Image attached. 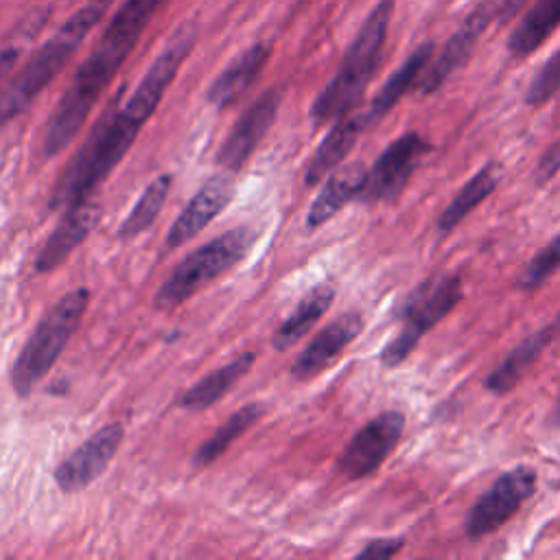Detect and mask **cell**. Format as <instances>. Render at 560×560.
I'll return each mask as SVG.
<instances>
[{"mask_svg":"<svg viewBox=\"0 0 560 560\" xmlns=\"http://www.w3.org/2000/svg\"><path fill=\"white\" fill-rule=\"evenodd\" d=\"M192 44L195 31L179 28L153 59L127 101L120 105L116 101L101 114L52 186L48 201L52 210H63L96 192L160 105L166 88L192 50Z\"/></svg>","mask_w":560,"mask_h":560,"instance_id":"cell-1","label":"cell"},{"mask_svg":"<svg viewBox=\"0 0 560 560\" xmlns=\"http://www.w3.org/2000/svg\"><path fill=\"white\" fill-rule=\"evenodd\" d=\"M166 2L168 0H122L118 4L48 118L42 140L44 158H55L74 140L92 107L136 48L144 28Z\"/></svg>","mask_w":560,"mask_h":560,"instance_id":"cell-2","label":"cell"},{"mask_svg":"<svg viewBox=\"0 0 560 560\" xmlns=\"http://www.w3.org/2000/svg\"><path fill=\"white\" fill-rule=\"evenodd\" d=\"M394 15V0H381L346 48L335 77L324 85L311 105L315 125L335 122L348 116L365 94L368 83L376 74Z\"/></svg>","mask_w":560,"mask_h":560,"instance_id":"cell-3","label":"cell"},{"mask_svg":"<svg viewBox=\"0 0 560 560\" xmlns=\"http://www.w3.org/2000/svg\"><path fill=\"white\" fill-rule=\"evenodd\" d=\"M118 0H85L0 92V131L39 96Z\"/></svg>","mask_w":560,"mask_h":560,"instance_id":"cell-4","label":"cell"},{"mask_svg":"<svg viewBox=\"0 0 560 560\" xmlns=\"http://www.w3.org/2000/svg\"><path fill=\"white\" fill-rule=\"evenodd\" d=\"M90 304V291L79 287L55 302L39 319L11 370V387L20 398H26L35 385L50 372L74 330L79 328Z\"/></svg>","mask_w":560,"mask_h":560,"instance_id":"cell-5","label":"cell"},{"mask_svg":"<svg viewBox=\"0 0 560 560\" xmlns=\"http://www.w3.org/2000/svg\"><path fill=\"white\" fill-rule=\"evenodd\" d=\"M254 241L256 232L249 225H238L192 249L158 289L155 306L160 311L179 306L214 278L236 267L249 254Z\"/></svg>","mask_w":560,"mask_h":560,"instance_id":"cell-6","label":"cell"},{"mask_svg":"<svg viewBox=\"0 0 560 560\" xmlns=\"http://www.w3.org/2000/svg\"><path fill=\"white\" fill-rule=\"evenodd\" d=\"M462 300V280L457 273H446L433 278L431 282L420 284L413 293H409L402 302L400 319L402 326L396 337L383 348L381 363L385 368H396L402 363L418 341L438 324L442 322L448 311Z\"/></svg>","mask_w":560,"mask_h":560,"instance_id":"cell-7","label":"cell"},{"mask_svg":"<svg viewBox=\"0 0 560 560\" xmlns=\"http://www.w3.org/2000/svg\"><path fill=\"white\" fill-rule=\"evenodd\" d=\"M536 472L529 466H516L494 479V483L470 505L464 518V532L470 538H481L497 532L510 521L518 508L534 494Z\"/></svg>","mask_w":560,"mask_h":560,"instance_id":"cell-8","label":"cell"},{"mask_svg":"<svg viewBox=\"0 0 560 560\" xmlns=\"http://www.w3.org/2000/svg\"><path fill=\"white\" fill-rule=\"evenodd\" d=\"M405 429L400 411H383L365 422L346 444L337 459V468L348 479H363L372 475L394 451Z\"/></svg>","mask_w":560,"mask_h":560,"instance_id":"cell-9","label":"cell"},{"mask_svg":"<svg viewBox=\"0 0 560 560\" xmlns=\"http://www.w3.org/2000/svg\"><path fill=\"white\" fill-rule=\"evenodd\" d=\"M427 142L420 133L407 131L398 136L372 164L368 171L365 186L359 195L363 203H378L396 199L407 186L411 173L416 171L422 153L427 151Z\"/></svg>","mask_w":560,"mask_h":560,"instance_id":"cell-10","label":"cell"},{"mask_svg":"<svg viewBox=\"0 0 560 560\" xmlns=\"http://www.w3.org/2000/svg\"><path fill=\"white\" fill-rule=\"evenodd\" d=\"M282 88H269L265 90L232 125L230 133L225 136L221 149L217 151V164L228 171V173H236L241 171L249 155L256 151V147L260 144V140L267 136V131L271 129L280 103H282Z\"/></svg>","mask_w":560,"mask_h":560,"instance_id":"cell-11","label":"cell"},{"mask_svg":"<svg viewBox=\"0 0 560 560\" xmlns=\"http://www.w3.org/2000/svg\"><path fill=\"white\" fill-rule=\"evenodd\" d=\"M125 438V427L120 422H109L81 442L68 457H63L55 468V483L61 492L85 490L103 470L109 466L118 453Z\"/></svg>","mask_w":560,"mask_h":560,"instance_id":"cell-12","label":"cell"},{"mask_svg":"<svg viewBox=\"0 0 560 560\" xmlns=\"http://www.w3.org/2000/svg\"><path fill=\"white\" fill-rule=\"evenodd\" d=\"M494 15H497V7H492L490 2L477 4L466 15V20L457 26V31L444 42L440 52L431 57V61L427 63V68L416 81V90L420 94H433L435 90H440L444 81L468 61L475 44L479 42V37L483 35V31L488 28Z\"/></svg>","mask_w":560,"mask_h":560,"instance_id":"cell-13","label":"cell"},{"mask_svg":"<svg viewBox=\"0 0 560 560\" xmlns=\"http://www.w3.org/2000/svg\"><path fill=\"white\" fill-rule=\"evenodd\" d=\"M234 190H236V184L232 173L223 171V173L210 175L192 195V199L186 203V208L179 212V217L173 221L166 234V245L175 249L188 243L190 238H195L217 214L225 210V206L234 197Z\"/></svg>","mask_w":560,"mask_h":560,"instance_id":"cell-14","label":"cell"},{"mask_svg":"<svg viewBox=\"0 0 560 560\" xmlns=\"http://www.w3.org/2000/svg\"><path fill=\"white\" fill-rule=\"evenodd\" d=\"M101 219V206L88 197L61 210V219L35 256V271L48 273L63 265V260L90 236Z\"/></svg>","mask_w":560,"mask_h":560,"instance_id":"cell-15","label":"cell"},{"mask_svg":"<svg viewBox=\"0 0 560 560\" xmlns=\"http://www.w3.org/2000/svg\"><path fill=\"white\" fill-rule=\"evenodd\" d=\"M361 330L363 317L357 311L339 315L337 319L326 324L298 354V359L291 365V376L295 381H306L324 372L343 352V348L359 337Z\"/></svg>","mask_w":560,"mask_h":560,"instance_id":"cell-16","label":"cell"},{"mask_svg":"<svg viewBox=\"0 0 560 560\" xmlns=\"http://www.w3.org/2000/svg\"><path fill=\"white\" fill-rule=\"evenodd\" d=\"M269 57L271 46L267 42H256L247 46L214 77V81L206 90V101L219 109L234 105L260 77Z\"/></svg>","mask_w":560,"mask_h":560,"instance_id":"cell-17","label":"cell"},{"mask_svg":"<svg viewBox=\"0 0 560 560\" xmlns=\"http://www.w3.org/2000/svg\"><path fill=\"white\" fill-rule=\"evenodd\" d=\"M368 179V168L363 162L354 160L348 164L337 166L326 175V182L319 190V195L313 199L308 214H306V225L311 230L319 228L328 219H332L346 203L352 199H359L363 186Z\"/></svg>","mask_w":560,"mask_h":560,"instance_id":"cell-18","label":"cell"},{"mask_svg":"<svg viewBox=\"0 0 560 560\" xmlns=\"http://www.w3.org/2000/svg\"><path fill=\"white\" fill-rule=\"evenodd\" d=\"M370 125L365 112L363 114H348L339 120L332 122L330 131L324 136V140L319 142V147L315 149L313 158L308 160L306 168H304V184L313 186L317 182H322L330 171H335L343 158L350 153V149L354 147L357 138L361 136V131Z\"/></svg>","mask_w":560,"mask_h":560,"instance_id":"cell-19","label":"cell"},{"mask_svg":"<svg viewBox=\"0 0 560 560\" xmlns=\"http://www.w3.org/2000/svg\"><path fill=\"white\" fill-rule=\"evenodd\" d=\"M560 335V315L545 328L527 335L518 346L512 348V352L486 376L483 385L492 394H505L510 392L518 378L525 374V370L540 357V352Z\"/></svg>","mask_w":560,"mask_h":560,"instance_id":"cell-20","label":"cell"},{"mask_svg":"<svg viewBox=\"0 0 560 560\" xmlns=\"http://www.w3.org/2000/svg\"><path fill=\"white\" fill-rule=\"evenodd\" d=\"M254 361H256L254 352L238 354L236 359L228 361L225 365L217 368L214 372L206 374L201 381L190 385L177 398L175 405L182 407V409H192V411H201V409L212 407L214 402H219L236 385V381H241L249 372Z\"/></svg>","mask_w":560,"mask_h":560,"instance_id":"cell-21","label":"cell"},{"mask_svg":"<svg viewBox=\"0 0 560 560\" xmlns=\"http://www.w3.org/2000/svg\"><path fill=\"white\" fill-rule=\"evenodd\" d=\"M332 300H335V287L330 282H322V284H315L313 289H308L302 295V300L298 302V306L291 311V315L273 332L271 346L278 352H284L291 346H295L319 322V317L330 308Z\"/></svg>","mask_w":560,"mask_h":560,"instance_id":"cell-22","label":"cell"},{"mask_svg":"<svg viewBox=\"0 0 560 560\" xmlns=\"http://www.w3.org/2000/svg\"><path fill=\"white\" fill-rule=\"evenodd\" d=\"M560 26V0H536L508 37V50L514 59H523L540 48Z\"/></svg>","mask_w":560,"mask_h":560,"instance_id":"cell-23","label":"cell"},{"mask_svg":"<svg viewBox=\"0 0 560 560\" xmlns=\"http://www.w3.org/2000/svg\"><path fill=\"white\" fill-rule=\"evenodd\" d=\"M433 57V44L424 42L422 46H418L392 74L389 79L383 83V88L374 94L365 116L370 122L383 118L400 98L402 94H407L411 88H416L418 77L422 74V70L427 68V63Z\"/></svg>","mask_w":560,"mask_h":560,"instance_id":"cell-24","label":"cell"},{"mask_svg":"<svg viewBox=\"0 0 560 560\" xmlns=\"http://www.w3.org/2000/svg\"><path fill=\"white\" fill-rule=\"evenodd\" d=\"M499 179L501 166L497 162H488L483 168H479L442 210V214L438 217V230L451 232L453 228H457L486 197L492 195V190L499 186Z\"/></svg>","mask_w":560,"mask_h":560,"instance_id":"cell-25","label":"cell"},{"mask_svg":"<svg viewBox=\"0 0 560 560\" xmlns=\"http://www.w3.org/2000/svg\"><path fill=\"white\" fill-rule=\"evenodd\" d=\"M267 407L262 402H247L241 409H236L206 442H201L192 455V464L197 468L210 466L214 459H219L228 446L238 440L249 427H254L262 416Z\"/></svg>","mask_w":560,"mask_h":560,"instance_id":"cell-26","label":"cell"},{"mask_svg":"<svg viewBox=\"0 0 560 560\" xmlns=\"http://www.w3.org/2000/svg\"><path fill=\"white\" fill-rule=\"evenodd\" d=\"M171 182L173 177L168 173H162L158 175L147 188L144 192L140 195V199L136 201V206L131 208V212L125 217V221L120 223L118 228V238L127 241V238H133L138 234H142L160 214L166 197H168V190H171Z\"/></svg>","mask_w":560,"mask_h":560,"instance_id":"cell-27","label":"cell"},{"mask_svg":"<svg viewBox=\"0 0 560 560\" xmlns=\"http://www.w3.org/2000/svg\"><path fill=\"white\" fill-rule=\"evenodd\" d=\"M560 269V234L551 238L521 271L518 287L525 291H532L540 287L553 271Z\"/></svg>","mask_w":560,"mask_h":560,"instance_id":"cell-28","label":"cell"},{"mask_svg":"<svg viewBox=\"0 0 560 560\" xmlns=\"http://www.w3.org/2000/svg\"><path fill=\"white\" fill-rule=\"evenodd\" d=\"M558 90H560V48L532 77V81L527 85V92H525V103L534 105V107L542 105Z\"/></svg>","mask_w":560,"mask_h":560,"instance_id":"cell-29","label":"cell"},{"mask_svg":"<svg viewBox=\"0 0 560 560\" xmlns=\"http://www.w3.org/2000/svg\"><path fill=\"white\" fill-rule=\"evenodd\" d=\"M560 171V138L540 155L538 166H536V184L545 186L549 179L556 177V173Z\"/></svg>","mask_w":560,"mask_h":560,"instance_id":"cell-30","label":"cell"},{"mask_svg":"<svg viewBox=\"0 0 560 560\" xmlns=\"http://www.w3.org/2000/svg\"><path fill=\"white\" fill-rule=\"evenodd\" d=\"M402 545H405L402 538H378V540L368 542V545L357 553V558L385 560V558H392L394 553H398Z\"/></svg>","mask_w":560,"mask_h":560,"instance_id":"cell-31","label":"cell"},{"mask_svg":"<svg viewBox=\"0 0 560 560\" xmlns=\"http://www.w3.org/2000/svg\"><path fill=\"white\" fill-rule=\"evenodd\" d=\"M18 59H20V48L9 46V48L0 50V83H2V79H7L11 74Z\"/></svg>","mask_w":560,"mask_h":560,"instance_id":"cell-32","label":"cell"},{"mask_svg":"<svg viewBox=\"0 0 560 560\" xmlns=\"http://www.w3.org/2000/svg\"><path fill=\"white\" fill-rule=\"evenodd\" d=\"M527 0H503L499 7H497V18L499 22H508L512 20L523 7H525Z\"/></svg>","mask_w":560,"mask_h":560,"instance_id":"cell-33","label":"cell"},{"mask_svg":"<svg viewBox=\"0 0 560 560\" xmlns=\"http://www.w3.org/2000/svg\"><path fill=\"white\" fill-rule=\"evenodd\" d=\"M556 420L560 422V396H558V402H556Z\"/></svg>","mask_w":560,"mask_h":560,"instance_id":"cell-34","label":"cell"}]
</instances>
